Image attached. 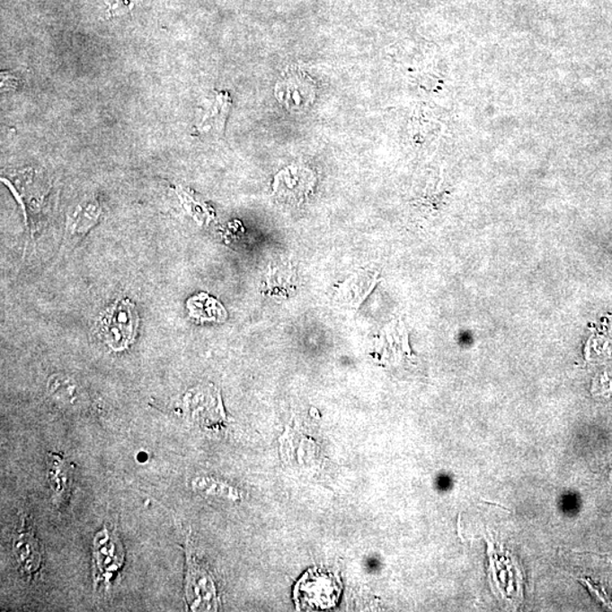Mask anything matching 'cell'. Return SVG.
I'll return each mask as SVG.
<instances>
[{
    "mask_svg": "<svg viewBox=\"0 0 612 612\" xmlns=\"http://www.w3.org/2000/svg\"><path fill=\"white\" fill-rule=\"evenodd\" d=\"M13 551L25 575L32 576L40 570L42 551L40 542L32 532L22 531L13 541Z\"/></svg>",
    "mask_w": 612,
    "mask_h": 612,
    "instance_id": "obj_5",
    "label": "cell"
},
{
    "mask_svg": "<svg viewBox=\"0 0 612 612\" xmlns=\"http://www.w3.org/2000/svg\"><path fill=\"white\" fill-rule=\"evenodd\" d=\"M138 324L136 306L129 299H120L100 315L95 333L112 350L121 351L133 344Z\"/></svg>",
    "mask_w": 612,
    "mask_h": 612,
    "instance_id": "obj_1",
    "label": "cell"
},
{
    "mask_svg": "<svg viewBox=\"0 0 612 612\" xmlns=\"http://www.w3.org/2000/svg\"><path fill=\"white\" fill-rule=\"evenodd\" d=\"M48 480L56 505L60 506L67 501L71 493L73 481V466L65 461L62 455L50 453L48 455Z\"/></svg>",
    "mask_w": 612,
    "mask_h": 612,
    "instance_id": "obj_4",
    "label": "cell"
},
{
    "mask_svg": "<svg viewBox=\"0 0 612 612\" xmlns=\"http://www.w3.org/2000/svg\"><path fill=\"white\" fill-rule=\"evenodd\" d=\"M341 591L340 579L315 570L306 572L298 581L295 588V600L311 609H329L336 605Z\"/></svg>",
    "mask_w": 612,
    "mask_h": 612,
    "instance_id": "obj_2",
    "label": "cell"
},
{
    "mask_svg": "<svg viewBox=\"0 0 612 612\" xmlns=\"http://www.w3.org/2000/svg\"><path fill=\"white\" fill-rule=\"evenodd\" d=\"M94 562L103 581H108L124 565L123 545L115 532L103 528L94 537Z\"/></svg>",
    "mask_w": 612,
    "mask_h": 612,
    "instance_id": "obj_3",
    "label": "cell"
}]
</instances>
